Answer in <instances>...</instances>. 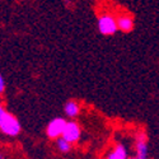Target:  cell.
<instances>
[{
	"mask_svg": "<svg viewBox=\"0 0 159 159\" xmlns=\"http://www.w3.org/2000/svg\"><path fill=\"white\" fill-rule=\"evenodd\" d=\"M80 136H82L80 126H79L76 122H74V121H69L68 125H66V127H65L62 138L65 140H68L70 144H74V143L79 141Z\"/></svg>",
	"mask_w": 159,
	"mask_h": 159,
	"instance_id": "cell-4",
	"label": "cell"
},
{
	"mask_svg": "<svg viewBox=\"0 0 159 159\" xmlns=\"http://www.w3.org/2000/svg\"><path fill=\"white\" fill-rule=\"evenodd\" d=\"M129 159H139V158H138V157H130Z\"/></svg>",
	"mask_w": 159,
	"mask_h": 159,
	"instance_id": "cell-11",
	"label": "cell"
},
{
	"mask_svg": "<svg viewBox=\"0 0 159 159\" xmlns=\"http://www.w3.org/2000/svg\"><path fill=\"white\" fill-rule=\"evenodd\" d=\"M64 112L66 116H69L70 118H74L79 115L80 112V106H79L75 101H69L65 103V107H64Z\"/></svg>",
	"mask_w": 159,
	"mask_h": 159,
	"instance_id": "cell-8",
	"label": "cell"
},
{
	"mask_svg": "<svg viewBox=\"0 0 159 159\" xmlns=\"http://www.w3.org/2000/svg\"><path fill=\"white\" fill-rule=\"evenodd\" d=\"M66 125H68V121L62 117H56L54 120H51L46 127L47 136L50 139H55V140H57L59 138H62Z\"/></svg>",
	"mask_w": 159,
	"mask_h": 159,
	"instance_id": "cell-2",
	"label": "cell"
},
{
	"mask_svg": "<svg viewBox=\"0 0 159 159\" xmlns=\"http://www.w3.org/2000/svg\"><path fill=\"white\" fill-rule=\"evenodd\" d=\"M4 89H5V79L2 75L0 76V93H4Z\"/></svg>",
	"mask_w": 159,
	"mask_h": 159,
	"instance_id": "cell-10",
	"label": "cell"
},
{
	"mask_svg": "<svg viewBox=\"0 0 159 159\" xmlns=\"http://www.w3.org/2000/svg\"><path fill=\"white\" fill-rule=\"evenodd\" d=\"M20 122L14 115L8 112L4 107L0 108V130L3 134L14 138L20 132Z\"/></svg>",
	"mask_w": 159,
	"mask_h": 159,
	"instance_id": "cell-1",
	"label": "cell"
},
{
	"mask_svg": "<svg viewBox=\"0 0 159 159\" xmlns=\"http://www.w3.org/2000/svg\"><path fill=\"white\" fill-rule=\"evenodd\" d=\"M117 25L118 30L122 32H130L134 28V20L130 16H120L117 18Z\"/></svg>",
	"mask_w": 159,
	"mask_h": 159,
	"instance_id": "cell-7",
	"label": "cell"
},
{
	"mask_svg": "<svg viewBox=\"0 0 159 159\" xmlns=\"http://www.w3.org/2000/svg\"><path fill=\"white\" fill-rule=\"evenodd\" d=\"M56 147L61 153H68L71 150V144L68 140H65L64 138H59L56 140Z\"/></svg>",
	"mask_w": 159,
	"mask_h": 159,
	"instance_id": "cell-9",
	"label": "cell"
},
{
	"mask_svg": "<svg viewBox=\"0 0 159 159\" xmlns=\"http://www.w3.org/2000/svg\"><path fill=\"white\" fill-rule=\"evenodd\" d=\"M106 159H129V154H127L126 147L121 143L116 144L113 147V149L108 153V155H107Z\"/></svg>",
	"mask_w": 159,
	"mask_h": 159,
	"instance_id": "cell-6",
	"label": "cell"
},
{
	"mask_svg": "<svg viewBox=\"0 0 159 159\" xmlns=\"http://www.w3.org/2000/svg\"><path fill=\"white\" fill-rule=\"evenodd\" d=\"M98 31L104 34V36H111L115 34L116 31L118 30V25H117V19H115L110 14H104L102 17L98 18Z\"/></svg>",
	"mask_w": 159,
	"mask_h": 159,
	"instance_id": "cell-3",
	"label": "cell"
},
{
	"mask_svg": "<svg viewBox=\"0 0 159 159\" xmlns=\"http://www.w3.org/2000/svg\"><path fill=\"white\" fill-rule=\"evenodd\" d=\"M135 150H136V157L139 159H148L149 149H148V141H147V135L144 132L136 135V141H135Z\"/></svg>",
	"mask_w": 159,
	"mask_h": 159,
	"instance_id": "cell-5",
	"label": "cell"
}]
</instances>
